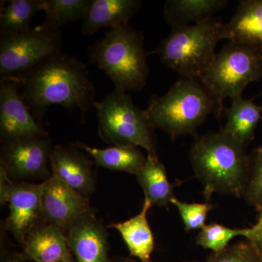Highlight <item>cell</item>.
<instances>
[{"label":"cell","instance_id":"5","mask_svg":"<svg viewBox=\"0 0 262 262\" xmlns=\"http://www.w3.org/2000/svg\"><path fill=\"white\" fill-rule=\"evenodd\" d=\"M223 24L220 18L212 17L199 23L173 27L149 55L156 54L163 64L182 78L200 80L214 58Z\"/></svg>","mask_w":262,"mask_h":262},{"label":"cell","instance_id":"7","mask_svg":"<svg viewBox=\"0 0 262 262\" xmlns=\"http://www.w3.org/2000/svg\"><path fill=\"white\" fill-rule=\"evenodd\" d=\"M261 79L262 50L227 41L200 81L224 106V100L243 96L248 84Z\"/></svg>","mask_w":262,"mask_h":262},{"label":"cell","instance_id":"4","mask_svg":"<svg viewBox=\"0 0 262 262\" xmlns=\"http://www.w3.org/2000/svg\"><path fill=\"white\" fill-rule=\"evenodd\" d=\"M144 41L142 33L129 24L110 29L89 46L90 61L104 72L115 89L138 92L145 87L149 75Z\"/></svg>","mask_w":262,"mask_h":262},{"label":"cell","instance_id":"22","mask_svg":"<svg viewBox=\"0 0 262 262\" xmlns=\"http://www.w3.org/2000/svg\"><path fill=\"white\" fill-rule=\"evenodd\" d=\"M227 3L226 0H168L164 5L163 18L171 28L191 25L212 18Z\"/></svg>","mask_w":262,"mask_h":262},{"label":"cell","instance_id":"17","mask_svg":"<svg viewBox=\"0 0 262 262\" xmlns=\"http://www.w3.org/2000/svg\"><path fill=\"white\" fill-rule=\"evenodd\" d=\"M141 5L140 0H92L82 23V33L92 35L101 29H113L129 24Z\"/></svg>","mask_w":262,"mask_h":262},{"label":"cell","instance_id":"21","mask_svg":"<svg viewBox=\"0 0 262 262\" xmlns=\"http://www.w3.org/2000/svg\"><path fill=\"white\" fill-rule=\"evenodd\" d=\"M74 144L85 151L98 166L112 170L136 175L146 160V157L141 152L140 148L134 145L113 146L106 149H98L79 141Z\"/></svg>","mask_w":262,"mask_h":262},{"label":"cell","instance_id":"30","mask_svg":"<svg viewBox=\"0 0 262 262\" xmlns=\"http://www.w3.org/2000/svg\"><path fill=\"white\" fill-rule=\"evenodd\" d=\"M13 182L4 169L0 167V203H1V206L8 203Z\"/></svg>","mask_w":262,"mask_h":262},{"label":"cell","instance_id":"18","mask_svg":"<svg viewBox=\"0 0 262 262\" xmlns=\"http://www.w3.org/2000/svg\"><path fill=\"white\" fill-rule=\"evenodd\" d=\"M151 207L149 202L144 200L139 214L125 222L108 226L120 232L131 256L139 258L141 262H151V253L155 248L154 236L146 217Z\"/></svg>","mask_w":262,"mask_h":262},{"label":"cell","instance_id":"14","mask_svg":"<svg viewBox=\"0 0 262 262\" xmlns=\"http://www.w3.org/2000/svg\"><path fill=\"white\" fill-rule=\"evenodd\" d=\"M67 245L76 262H111L107 232L102 222L89 211L66 231Z\"/></svg>","mask_w":262,"mask_h":262},{"label":"cell","instance_id":"15","mask_svg":"<svg viewBox=\"0 0 262 262\" xmlns=\"http://www.w3.org/2000/svg\"><path fill=\"white\" fill-rule=\"evenodd\" d=\"M24 257L34 262L75 260L67 245L64 231L54 226L38 225L26 238Z\"/></svg>","mask_w":262,"mask_h":262},{"label":"cell","instance_id":"31","mask_svg":"<svg viewBox=\"0 0 262 262\" xmlns=\"http://www.w3.org/2000/svg\"><path fill=\"white\" fill-rule=\"evenodd\" d=\"M1 262H27V259L24 257L23 255L10 253L2 258Z\"/></svg>","mask_w":262,"mask_h":262},{"label":"cell","instance_id":"25","mask_svg":"<svg viewBox=\"0 0 262 262\" xmlns=\"http://www.w3.org/2000/svg\"><path fill=\"white\" fill-rule=\"evenodd\" d=\"M250 233L249 228L232 229L212 223L206 225L196 237V243L201 247L209 249L214 253L221 252L228 247L229 242L237 236L247 238Z\"/></svg>","mask_w":262,"mask_h":262},{"label":"cell","instance_id":"33","mask_svg":"<svg viewBox=\"0 0 262 262\" xmlns=\"http://www.w3.org/2000/svg\"><path fill=\"white\" fill-rule=\"evenodd\" d=\"M58 262H76L75 260H73V261H58Z\"/></svg>","mask_w":262,"mask_h":262},{"label":"cell","instance_id":"1","mask_svg":"<svg viewBox=\"0 0 262 262\" xmlns=\"http://www.w3.org/2000/svg\"><path fill=\"white\" fill-rule=\"evenodd\" d=\"M21 96L40 122L48 108L59 105L84 115L95 107L96 88L88 66L77 57L58 53L45 60L20 81Z\"/></svg>","mask_w":262,"mask_h":262},{"label":"cell","instance_id":"27","mask_svg":"<svg viewBox=\"0 0 262 262\" xmlns=\"http://www.w3.org/2000/svg\"><path fill=\"white\" fill-rule=\"evenodd\" d=\"M171 203L177 207L187 232L203 229L206 226L208 212L213 208L212 205L208 202L206 203H188L179 201L177 198H174Z\"/></svg>","mask_w":262,"mask_h":262},{"label":"cell","instance_id":"10","mask_svg":"<svg viewBox=\"0 0 262 262\" xmlns=\"http://www.w3.org/2000/svg\"><path fill=\"white\" fill-rule=\"evenodd\" d=\"M89 198H84L52 175L42 183V220L46 225L67 230L91 211Z\"/></svg>","mask_w":262,"mask_h":262},{"label":"cell","instance_id":"6","mask_svg":"<svg viewBox=\"0 0 262 262\" xmlns=\"http://www.w3.org/2000/svg\"><path fill=\"white\" fill-rule=\"evenodd\" d=\"M100 137L114 146L134 145L157 154L156 136L145 110L136 106L130 95L114 89L95 103Z\"/></svg>","mask_w":262,"mask_h":262},{"label":"cell","instance_id":"20","mask_svg":"<svg viewBox=\"0 0 262 262\" xmlns=\"http://www.w3.org/2000/svg\"><path fill=\"white\" fill-rule=\"evenodd\" d=\"M136 176L144 190V200L151 206L168 208L176 196L173 186L169 182L166 169L158 154H148L145 163Z\"/></svg>","mask_w":262,"mask_h":262},{"label":"cell","instance_id":"29","mask_svg":"<svg viewBox=\"0 0 262 262\" xmlns=\"http://www.w3.org/2000/svg\"><path fill=\"white\" fill-rule=\"evenodd\" d=\"M253 245L262 262V212L258 213L257 222L250 227V233L247 238Z\"/></svg>","mask_w":262,"mask_h":262},{"label":"cell","instance_id":"13","mask_svg":"<svg viewBox=\"0 0 262 262\" xmlns=\"http://www.w3.org/2000/svg\"><path fill=\"white\" fill-rule=\"evenodd\" d=\"M52 175L84 198H89L96 187L94 163L77 146L56 145L50 157Z\"/></svg>","mask_w":262,"mask_h":262},{"label":"cell","instance_id":"12","mask_svg":"<svg viewBox=\"0 0 262 262\" xmlns=\"http://www.w3.org/2000/svg\"><path fill=\"white\" fill-rule=\"evenodd\" d=\"M42 183L13 182L6 227L22 246L28 234L42 220Z\"/></svg>","mask_w":262,"mask_h":262},{"label":"cell","instance_id":"8","mask_svg":"<svg viewBox=\"0 0 262 262\" xmlns=\"http://www.w3.org/2000/svg\"><path fill=\"white\" fill-rule=\"evenodd\" d=\"M59 29L37 26L18 34L0 33V81L20 84L31 71L61 53Z\"/></svg>","mask_w":262,"mask_h":262},{"label":"cell","instance_id":"23","mask_svg":"<svg viewBox=\"0 0 262 262\" xmlns=\"http://www.w3.org/2000/svg\"><path fill=\"white\" fill-rule=\"evenodd\" d=\"M92 0H41V10L46 13L42 25L48 28L59 27L87 16Z\"/></svg>","mask_w":262,"mask_h":262},{"label":"cell","instance_id":"9","mask_svg":"<svg viewBox=\"0 0 262 262\" xmlns=\"http://www.w3.org/2000/svg\"><path fill=\"white\" fill-rule=\"evenodd\" d=\"M53 148L49 136L4 141L2 142L0 167L13 182L48 180L52 176L48 167Z\"/></svg>","mask_w":262,"mask_h":262},{"label":"cell","instance_id":"3","mask_svg":"<svg viewBox=\"0 0 262 262\" xmlns=\"http://www.w3.org/2000/svg\"><path fill=\"white\" fill-rule=\"evenodd\" d=\"M224 110L201 81L181 78L166 94L152 95L145 111L152 127L173 140L195 134L210 115L221 119Z\"/></svg>","mask_w":262,"mask_h":262},{"label":"cell","instance_id":"32","mask_svg":"<svg viewBox=\"0 0 262 262\" xmlns=\"http://www.w3.org/2000/svg\"><path fill=\"white\" fill-rule=\"evenodd\" d=\"M119 262H134V261H129V260H125V261H119Z\"/></svg>","mask_w":262,"mask_h":262},{"label":"cell","instance_id":"24","mask_svg":"<svg viewBox=\"0 0 262 262\" xmlns=\"http://www.w3.org/2000/svg\"><path fill=\"white\" fill-rule=\"evenodd\" d=\"M41 10V0H11L1 7L0 33L18 34L29 31L34 14Z\"/></svg>","mask_w":262,"mask_h":262},{"label":"cell","instance_id":"11","mask_svg":"<svg viewBox=\"0 0 262 262\" xmlns=\"http://www.w3.org/2000/svg\"><path fill=\"white\" fill-rule=\"evenodd\" d=\"M18 84L0 81V136L2 142L29 137H46L48 133L37 121L18 92Z\"/></svg>","mask_w":262,"mask_h":262},{"label":"cell","instance_id":"19","mask_svg":"<svg viewBox=\"0 0 262 262\" xmlns=\"http://www.w3.org/2000/svg\"><path fill=\"white\" fill-rule=\"evenodd\" d=\"M253 100L244 99L243 96L235 98L224 110L227 122L221 130L245 145L254 140L255 131L262 120V105L258 106Z\"/></svg>","mask_w":262,"mask_h":262},{"label":"cell","instance_id":"34","mask_svg":"<svg viewBox=\"0 0 262 262\" xmlns=\"http://www.w3.org/2000/svg\"><path fill=\"white\" fill-rule=\"evenodd\" d=\"M184 262H195V261H184Z\"/></svg>","mask_w":262,"mask_h":262},{"label":"cell","instance_id":"2","mask_svg":"<svg viewBox=\"0 0 262 262\" xmlns=\"http://www.w3.org/2000/svg\"><path fill=\"white\" fill-rule=\"evenodd\" d=\"M189 160L207 202L215 193L244 196L250 155L241 141L222 130L196 136Z\"/></svg>","mask_w":262,"mask_h":262},{"label":"cell","instance_id":"28","mask_svg":"<svg viewBox=\"0 0 262 262\" xmlns=\"http://www.w3.org/2000/svg\"><path fill=\"white\" fill-rule=\"evenodd\" d=\"M206 262H261L257 251L249 241L239 242L214 253Z\"/></svg>","mask_w":262,"mask_h":262},{"label":"cell","instance_id":"16","mask_svg":"<svg viewBox=\"0 0 262 262\" xmlns=\"http://www.w3.org/2000/svg\"><path fill=\"white\" fill-rule=\"evenodd\" d=\"M222 39L262 50V0L239 1L237 10L223 24Z\"/></svg>","mask_w":262,"mask_h":262},{"label":"cell","instance_id":"26","mask_svg":"<svg viewBox=\"0 0 262 262\" xmlns=\"http://www.w3.org/2000/svg\"><path fill=\"white\" fill-rule=\"evenodd\" d=\"M244 196L258 213L262 212V146L256 147L250 155L249 173Z\"/></svg>","mask_w":262,"mask_h":262}]
</instances>
